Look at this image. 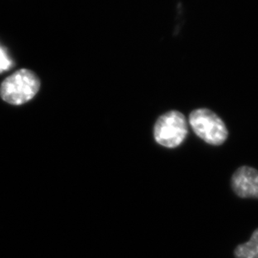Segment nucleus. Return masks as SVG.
I'll return each mask as SVG.
<instances>
[{"instance_id": "1", "label": "nucleus", "mask_w": 258, "mask_h": 258, "mask_svg": "<svg viewBox=\"0 0 258 258\" xmlns=\"http://www.w3.org/2000/svg\"><path fill=\"white\" fill-rule=\"evenodd\" d=\"M40 88L37 75L31 70L22 68L1 82L0 97L9 104L19 106L33 99Z\"/></svg>"}, {"instance_id": "2", "label": "nucleus", "mask_w": 258, "mask_h": 258, "mask_svg": "<svg viewBox=\"0 0 258 258\" xmlns=\"http://www.w3.org/2000/svg\"><path fill=\"white\" fill-rule=\"evenodd\" d=\"M189 122L194 133L210 145H222L228 138V129L223 120L208 108L193 110Z\"/></svg>"}, {"instance_id": "3", "label": "nucleus", "mask_w": 258, "mask_h": 258, "mask_svg": "<svg viewBox=\"0 0 258 258\" xmlns=\"http://www.w3.org/2000/svg\"><path fill=\"white\" fill-rule=\"evenodd\" d=\"M154 133L158 144L169 149L176 148L188 134L186 118L180 112L169 111L157 120Z\"/></svg>"}, {"instance_id": "4", "label": "nucleus", "mask_w": 258, "mask_h": 258, "mask_svg": "<svg viewBox=\"0 0 258 258\" xmlns=\"http://www.w3.org/2000/svg\"><path fill=\"white\" fill-rule=\"evenodd\" d=\"M231 189L242 199H258V170L252 167H239L231 179Z\"/></svg>"}, {"instance_id": "5", "label": "nucleus", "mask_w": 258, "mask_h": 258, "mask_svg": "<svg viewBox=\"0 0 258 258\" xmlns=\"http://www.w3.org/2000/svg\"><path fill=\"white\" fill-rule=\"evenodd\" d=\"M235 258H258V228L253 231L251 239L240 244L234 250Z\"/></svg>"}, {"instance_id": "6", "label": "nucleus", "mask_w": 258, "mask_h": 258, "mask_svg": "<svg viewBox=\"0 0 258 258\" xmlns=\"http://www.w3.org/2000/svg\"><path fill=\"white\" fill-rule=\"evenodd\" d=\"M13 67V61L6 51L0 46V73L6 72Z\"/></svg>"}]
</instances>
